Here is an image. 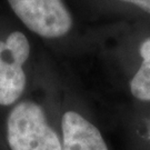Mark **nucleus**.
<instances>
[{
	"mask_svg": "<svg viewBox=\"0 0 150 150\" xmlns=\"http://www.w3.org/2000/svg\"><path fill=\"white\" fill-rule=\"evenodd\" d=\"M30 54V43L20 31H13L6 41L0 40V105L11 106L26 88L23 64Z\"/></svg>",
	"mask_w": 150,
	"mask_h": 150,
	"instance_id": "2",
	"label": "nucleus"
},
{
	"mask_svg": "<svg viewBox=\"0 0 150 150\" xmlns=\"http://www.w3.org/2000/svg\"><path fill=\"white\" fill-rule=\"evenodd\" d=\"M25 26L43 38H59L70 30L72 19L62 0H8Z\"/></svg>",
	"mask_w": 150,
	"mask_h": 150,
	"instance_id": "3",
	"label": "nucleus"
},
{
	"mask_svg": "<svg viewBox=\"0 0 150 150\" xmlns=\"http://www.w3.org/2000/svg\"><path fill=\"white\" fill-rule=\"evenodd\" d=\"M139 51L142 64L130 81V91L141 101H150V37L141 43Z\"/></svg>",
	"mask_w": 150,
	"mask_h": 150,
	"instance_id": "5",
	"label": "nucleus"
},
{
	"mask_svg": "<svg viewBox=\"0 0 150 150\" xmlns=\"http://www.w3.org/2000/svg\"><path fill=\"white\" fill-rule=\"evenodd\" d=\"M61 134V150H108L100 130L74 110L62 115Z\"/></svg>",
	"mask_w": 150,
	"mask_h": 150,
	"instance_id": "4",
	"label": "nucleus"
},
{
	"mask_svg": "<svg viewBox=\"0 0 150 150\" xmlns=\"http://www.w3.org/2000/svg\"><path fill=\"white\" fill-rule=\"evenodd\" d=\"M6 127L10 150H61V138L49 125L43 108L37 102L25 100L15 105Z\"/></svg>",
	"mask_w": 150,
	"mask_h": 150,
	"instance_id": "1",
	"label": "nucleus"
},
{
	"mask_svg": "<svg viewBox=\"0 0 150 150\" xmlns=\"http://www.w3.org/2000/svg\"><path fill=\"white\" fill-rule=\"evenodd\" d=\"M121 1L134 4V6L139 7L142 10H145L146 12L150 13V0H121Z\"/></svg>",
	"mask_w": 150,
	"mask_h": 150,
	"instance_id": "6",
	"label": "nucleus"
}]
</instances>
